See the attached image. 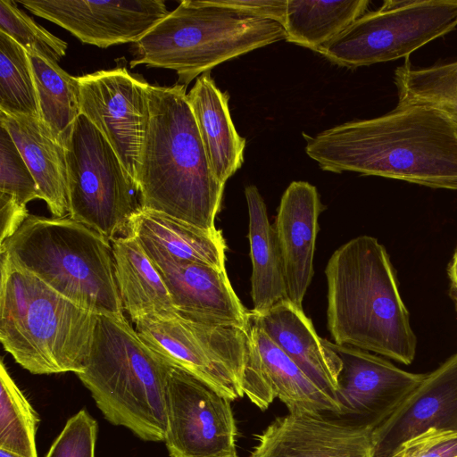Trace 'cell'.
Here are the masks:
<instances>
[{"label":"cell","mask_w":457,"mask_h":457,"mask_svg":"<svg viewBox=\"0 0 457 457\" xmlns=\"http://www.w3.org/2000/svg\"><path fill=\"white\" fill-rule=\"evenodd\" d=\"M303 137L305 153L323 170L457 190V134L434 109L398 103L381 116Z\"/></svg>","instance_id":"cell-1"},{"label":"cell","mask_w":457,"mask_h":457,"mask_svg":"<svg viewBox=\"0 0 457 457\" xmlns=\"http://www.w3.org/2000/svg\"><path fill=\"white\" fill-rule=\"evenodd\" d=\"M187 86H149L150 119L138 157L140 208L212 230L224 187L211 168Z\"/></svg>","instance_id":"cell-2"},{"label":"cell","mask_w":457,"mask_h":457,"mask_svg":"<svg viewBox=\"0 0 457 457\" xmlns=\"http://www.w3.org/2000/svg\"><path fill=\"white\" fill-rule=\"evenodd\" d=\"M325 275L334 343L411 363L416 337L385 247L370 236L353 238L334 252Z\"/></svg>","instance_id":"cell-3"},{"label":"cell","mask_w":457,"mask_h":457,"mask_svg":"<svg viewBox=\"0 0 457 457\" xmlns=\"http://www.w3.org/2000/svg\"><path fill=\"white\" fill-rule=\"evenodd\" d=\"M97 315L1 253L0 340L32 374L81 372Z\"/></svg>","instance_id":"cell-4"},{"label":"cell","mask_w":457,"mask_h":457,"mask_svg":"<svg viewBox=\"0 0 457 457\" xmlns=\"http://www.w3.org/2000/svg\"><path fill=\"white\" fill-rule=\"evenodd\" d=\"M170 369L125 316L97 315L89 356L76 375L110 423L142 440L161 442Z\"/></svg>","instance_id":"cell-5"},{"label":"cell","mask_w":457,"mask_h":457,"mask_svg":"<svg viewBox=\"0 0 457 457\" xmlns=\"http://www.w3.org/2000/svg\"><path fill=\"white\" fill-rule=\"evenodd\" d=\"M0 253L96 315L124 316L112 243L70 217L29 214Z\"/></svg>","instance_id":"cell-6"},{"label":"cell","mask_w":457,"mask_h":457,"mask_svg":"<svg viewBox=\"0 0 457 457\" xmlns=\"http://www.w3.org/2000/svg\"><path fill=\"white\" fill-rule=\"evenodd\" d=\"M278 21L221 6L214 0H184L135 44L130 67L175 71L187 86L215 66L286 40Z\"/></svg>","instance_id":"cell-7"},{"label":"cell","mask_w":457,"mask_h":457,"mask_svg":"<svg viewBox=\"0 0 457 457\" xmlns=\"http://www.w3.org/2000/svg\"><path fill=\"white\" fill-rule=\"evenodd\" d=\"M63 145L69 217L111 242L126 235L140 209L139 192L112 146L81 113Z\"/></svg>","instance_id":"cell-8"},{"label":"cell","mask_w":457,"mask_h":457,"mask_svg":"<svg viewBox=\"0 0 457 457\" xmlns=\"http://www.w3.org/2000/svg\"><path fill=\"white\" fill-rule=\"evenodd\" d=\"M457 28V0H388L317 53L348 69L408 57Z\"/></svg>","instance_id":"cell-9"},{"label":"cell","mask_w":457,"mask_h":457,"mask_svg":"<svg viewBox=\"0 0 457 457\" xmlns=\"http://www.w3.org/2000/svg\"><path fill=\"white\" fill-rule=\"evenodd\" d=\"M135 324L144 342L169 364L191 373L231 401L244 396L246 328L194 320L175 311L147 315Z\"/></svg>","instance_id":"cell-10"},{"label":"cell","mask_w":457,"mask_h":457,"mask_svg":"<svg viewBox=\"0 0 457 457\" xmlns=\"http://www.w3.org/2000/svg\"><path fill=\"white\" fill-rule=\"evenodd\" d=\"M231 400L170 365L164 443L170 457H238Z\"/></svg>","instance_id":"cell-11"},{"label":"cell","mask_w":457,"mask_h":457,"mask_svg":"<svg viewBox=\"0 0 457 457\" xmlns=\"http://www.w3.org/2000/svg\"><path fill=\"white\" fill-rule=\"evenodd\" d=\"M78 79L80 113L104 135L136 182L138 157L150 119V84L124 67L102 70Z\"/></svg>","instance_id":"cell-12"},{"label":"cell","mask_w":457,"mask_h":457,"mask_svg":"<svg viewBox=\"0 0 457 457\" xmlns=\"http://www.w3.org/2000/svg\"><path fill=\"white\" fill-rule=\"evenodd\" d=\"M329 345L342 361L337 391L340 411L330 416L371 433L426 376L399 369L368 351L332 342Z\"/></svg>","instance_id":"cell-13"},{"label":"cell","mask_w":457,"mask_h":457,"mask_svg":"<svg viewBox=\"0 0 457 457\" xmlns=\"http://www.w3.org/2000/svg\"><path fill=\"white\" fill-rule=\"evenodd\" d=\"M19 3L37 16L70 31L81 42L102 48L136 43L169 14L162 0Z\"/></svg>","instance_id":"cell-14"},{"label":"cell","mask_w":457,"mask_h":457,"mask_svg":"<svg viewBox=\"0 0 457 457\" xmlns=\"http://www.w3.org/2000/svg\"><path fill=\"white\" fill-rule=\"evenodd\" d=\"M248 352L242 389L265 411L278 398L290 413L337 414L340 406L320 389L256 324L248 319Z\"/></svg>","instance_id":"cell-15"},{"label":"cell","mask_w":457,"mask_h":457,"mask_svg":"<svg viewBox=\"0 0 457 457\" xmlns=\"http://www.w3.org/2000/svg\"><path fill=\"white\" fill-rule=\"evenodd\" d=\"M249 457H373L371 432L325 413H288L256 436Z\"/></svg>","instance_id":"cell-16"},{"label":"cell","mask_w":457,"mask_h":457,"mask_svg":"<svg viewBox=\"0 0 457 457\" xmlns=\"http://www.w3.org/2000/svg\"><path fill=\"white\" fill-rule=\"evenodd\" d=\"M430 429L457 432V353L426 374L371 433L373 457H391L403 444Z\"/></svg>","instance_id":"cell-17"},{"label":"cell","mask_w":457,"mask_h":457,"mask_svg":"<svg viewBox=\"0 0 457 457\" xmlns=\"http://www.w3.org/2000/svg\"><path fill=\"white\" fill-rule=\"evenodd\" d=\"M322 210L314 186L293 181L281 197L273 226L283 261L287 299L302 308L313 276L318 220Z\"/></svg>","instance_id":"cell-18"},{"label":"cell","mask_w":457,"mask_h":457,"mask_svg":"<svg viewBox=\"0 0 457 457\" xmlns=\"http://www.w3.org/2000/svg\"><path fill=\"white\" fill-rule=\"evenodd\" d=\"M153 263L177 313L198 321L247 327L249 312L236 295L226 269L186 262Z\"/></svg>","instance_id":"cell-19"},{"label":"cell","mask_w":457,"mask_h":457,"mask_svg":"<svg viewBox=\"0 0 457 457\" xmlns=\"http://www.w3.org/2000/svg\"><path fill=\"white\" fill-rule=\"evenodd\" d=\"M249 320L259 326L320 389L338 403L337 391L342 370L341 359L329 345V341L318 336L302 307L285 299L263 312L250 311Z\"/></svg>","instance_id":"cell-20"},{"label":"cell","mask_w":457,"mask_h":457,"mask_svg":"<svg viewBox=\"0 0 457 457\" xmlns=\"http://www.w3.org/2000/svg\"><path fill=\"white\" fill-rule=\"evenodd\" d=\"M127 234L138 240L152 262H196L226 269L227 245L217 228L204 229L140 208L131 218Z\"/></svg>","instance_id":"cell-21"},{"label":"cell","mask_w":457,"mask_h":457,"mask_svg":"<svg viewBox=\"0 0 457 457\" xmlns=\"http://www.w3.org/2000/svg\"><path fill=\"white\" fill-rule=\"evenodd\" d=\"M0 123L12 137L48 210L54 218L69 216L65 148L40 117L0 112Z\"/></svg>","instance_id":"cell-22"},{"label":"cell","mask_w":457,"mask_h":457,"mask_svg":"<svg viewBox=\"0 0 457 457\" xmlns=\"http://www.w3.org/2000/svg\"><path fill=\"white\" fill-rule=\"evenodd\" d=\"M187 96L213 174L225 186L241 168L245 147L230 116L228 95L217 87L211 72H205Z\"/></svg>","instance_id":"cell-23"},{"label":"cell","mask_w":457,"mask_h":457,"mask_svg":"<svg viewBox=\"0 0 457 457\" xmlns=\"http://www.w3.org/2000/svg\"><path fill=\"white\" fill-rule=\"evenodd\" d=\"M111 243L119 293L131 320L175 311L162 276L138 240L126 234Z\"/></svg>","instance_id":"cell-24"},{"label":"cell","mask_w":457,"mask_h":457,"mask_svg":"<svg viewBox=\"0 0 457 457\" xmlns=\"http://www.w3.org/2000/svg\"><path fill=\"white\" fill-rule=\"evenodd\" d=\"M248 207L251 296L254 312H263L287 299L284 266L274 227L267 207L255 186L245 189Z\"/></svg>","instance_id":"cell-25"},{"label":"cell","mask_w":457,"mask_h":457,"mask_svg":"<svg viewBox=\"0 0 457 457\" xmlns=\"http://www.w3.org/2000/svg\"><path fill=\"white\" fill-rule=\"evenodd\" d=\"M370 1L287 0L286 41L314 52L365 13Z\"/></svg>","instance_id":"cell-26"},{"label":"cell","mask_w":457,"mask_h":457,"mask_svg":"<svg viewBox=\"0 0 457 457\" xmlns=\"http://www.w3.org/2000/svg\"><path fill=\"white\" fill-rule=\"evenodd\" d=\"M41 120L54 136L64 143L80 114V87L73 77L54 62L28 52Z\"/></svg>","instance_id":"cell-27"},{"label":"cell","mask_w":457,"mask_h":457,"mask_svg":"<svg viewBox=\"0 0 457 457\" xmlns=\"http://www.w3.org/2000/svg\"><path fill=\"white\" fill-rule=\"evenodd\" d=\"M398 103L439 112L457 134V61L414 67L409 60L395 71Z\"/></svg>","instance_id":"cell-28"},{"label":"cell","mask_w":457,"mask_h":457,"mask_svg":"<svg viewBox=\"0 0 457 457\" xmlns=\"http://www.w3.org/2000/svg\"><path fill=\"white\" fill-rule=\"evenodd\" d=\"M39 417L0 362V448L21 457H38L36 434Z\"/></svg>","instance_id":"cell-29"},{"label":"cell","mask_w":457,"mask_h":457,"mask_svg":"<svg viewBox=\"0 0 457 457\" xmlns=\"http://www.w3.org/2000/svg\"><path fill=\"white\" fill-rule=\"evenodd\" d=\"M0 112L40 117L28 52L0 32Z\"/></svg>","instance_id":"cell-30"},{"label":"cell","mask_w":457,"mask_h":457,"mask_svg":"<svg viewBox=\"0 0 457 457\" xmlns=\"http://www.w3.org/2000/svg\"><path fill=\"white\" fill-rule=\"evenodd\" d=\"M0 32L8 35L27 52L58 62L68 45L36 23L11 0H0Z\"/></svg>","instance_id":"cell-31"},{"label":"cell","mask_w":457,"mask_h":457,"mask_svg":"<svg viewBox=\"0 0 457 457\" xmlns=\"http://www.w3.org/2000/svg\"><path fill=\"white\" fill-rule=\"evenodd\" d=\"M0 195L26 206L41 199L36 180L5 127L0 123Z\"/></svg>","instance_id":"cell-32"},{"label":"cell","mask_w":457,"mask_h":457,"mask_svg":"<svg viewBox=\"0 0 457 457\" xmlns=\"http://www.w3.org/2000/svg\"><path fill=\"white\" fill-rule=\"evenodd\" d=\"M97 423L82 409L70 418L46 457H95Z\"/></svg>","instance_id":"cell-33"},{"label":"cell","mask_w":457,"mask_h":457,"mask_svg":"<svg viewBox=\"0 0 457 457\" xmlns=\"http://www.w3.org/2000/svg\"><path fill=\"white\" fill-rule=\"evenodd\" d=\"M391 457H457V432L430 429L403 444Z\"/></svg>","instance_id":"cell-34"},{"label":"cell","mask_w":457,"mask_h":457,"mask_svg":"<svg viewBox=\"0 0 457 457\" xmlns=\"http://www.w3.org/2000/svg\"><path fill=\"white\" fill-rule=\"evenodd\" d=\"M216 4L246 14L272 20L284 26L287 0H214Z\"/></svg>","instance_id":"cell-35"},{"label":"cell","mask_w":457,"mask_h":457,"mask_svg":"<svg viewBox=\"0 0 457 457\" xmlns=\"http://www.w3.org/2000/svg\"><path fill=\"white\" fill-rule=\"evenodd\" d=\"M29 215L27 207L8 195H0V243L12 237Z\"/></svg>","instance_id":"cell-36"},{"label":"cell","mask_w":457,"mask_h":457,"mask_svg":"<svg viewBox=\"0 0 457 457\" xmlns=\"http://www.w3.org/2000/svg\"><path fill=\"white\" fill-rule=\"evenodd\" d=\"M448 274L452 281V285L457 292V249L449 266Z\"/></svg>","instance_id":"cell-37"},{"label":"cell","mask_w":457,"mask_h":457,"mask_svg":"<svg viewBox=\"0 0 457 457\" xmlns=\"http://www.w3.org/2000/svg\"><path fill=\"white\" fill-rule=\"evenodd\" d=\"M0 457H21L10 451L0 448Z\"/></svg>","instance_id":"cell-38"},{"label":"cell","mask_w":457,"mask_h":457,"mask_svg":"<svg viewBox=\"0 0 457 457\" xmlns=\"http://www.w3.org/2000/svg\"><path fill=\"white\" fill-rule=\"evenodd\" d=\"M457 293V292H456Z\"/></svg>","instance_id":"cell-39"}]
</instances>
